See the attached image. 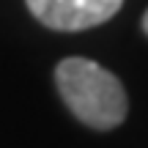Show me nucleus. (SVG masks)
<instances>
[{"label": "nucleus", "instance_id": "1", "mask_svg": "<svg viewBox=\"0 0 148 148\" xmlns=\"http://www.w3.org/2000/svg\"><path fill=\"white\" fill-rule=\"evenodd\" d=\"M55 85L77 121L110 132L126 121L129 99L121 79L88 58H63L55 66Z\"/></svg>", "mask_w": 148, "mask_h": 148}, {"label": "nucleus", "instance_id": "2", "mask_svg": "<svg viewBox=\"0 0 148 148\" xmlns=\"http://www.w3.org/2000/svg\"><path fill=\"white\" fill-rule=\"evenodd\" d=\"M30 14L49 30L79 33L112 19L123 0H25Z\"/></svg>", "mask_w": 148, "mask_h": 148}, {"label": "nucleus", "instance_id": "3", "mask_svg": "<svg viewBox=\"0 0 148 148\" xmlns=\"http://www.w3.org/2000/svg\"><path fill=\"white\" fill-rule=\"evenodd\" d=\"M143 30H145V36H148V11L143 14Z\"/></svg>", "mask_w": 148, "mask_h": 148}]
</instances>
